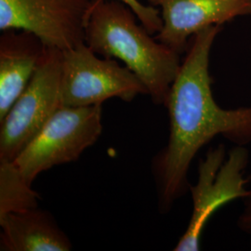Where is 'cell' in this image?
Returning <instances> with one entry per match:
<instances>
[{
	"instance_id": "cell-2",
	"label": "cell",
	"mask_w": 251,
	"mask_h": 251,
	"mask_svg": "<svg viewBox=\"0 0 251 251\" xmlns=\"http://www.w3.org/2000/svg\"><path fill=\"white\" fill-rule=\"evenodd\" d=\"M85 43L100 56L125 63L144 83L152 102L165 106L181 55L152 36L128 5L120 0H92Z\"/></svg>"
},
{
	"instance_id": "cell-14",
	"label": "cell",
	"mask_w": 251,
	"mask_h": 251,
	"mask_svg": "<svg viewBox=\"0 0 251 251\" xmlns=\"http://www.w3.org/2000/svg\"><path fill=\"white\" fill-rule=\"evenodd\" d=\"M250 247H251V245H250Z\"/></svg>"
},
{
	"instance_id": "cell-1",
	"label": "cell",
	"mask_w": 251,
	"mask_h": 251,
	"mask_svg": "<svg viewBox=\"0 0 251 251\" xmlns=\"http://www.w3.org/2000/svg\"><path fill=\"white\" fill-rule=\"evenodd\" d=\"M224 25H212L191 38L165 106L169 112L167 145L152 161L158 207L171 211L189 191V169L198 152L222 136L237 146L251 144V105L226 109L216 102L209 58Z\"/></svg>"
},
{
	"instance_id": "cell-9",
	"label": "cell",
	"mask_w": 251,
	"mask_h": 251,
	"mask_svg": "<svg viewBox=\"0 0 251 251\" xmlns=\"http://www.w3.org/2000/svg\"><path fill=\"white\" fill-rule=\"evenodd\" d=\"M0 36V121L26 88L45 51L35 34L9 29Z\"/></svg>"
},
{
	"instance_id": "cell-8",
	"label": "cell",
	"mask_w": 251,
	"mask_h": 251,
	"mask_svg": "<svg viewBox=\"0 0 251 251\" xmlns=\"http://www.w3.org/2000/svg\"><path fill=\"white\" fill-rule=\"evenodd\" d=\"M146 1L161 14L163 25L155 38L180 55L187 51L191 38L199 31L251 16V0Z\"/></svg>"
},
{
	"instance_id": "cell-10",
	"label": "cell",
	"mask_w": 251,
	"mask_h": 251,
	"mask_svg": "<svg viewBox=\"0 0 251 251\" xmlns=\"http://www.w3.org/2000/svg\"><path fill=\"white\" fill-rule=\"evenodd\" d=\"M1 251H69L72 244L52 215L38 207L0 217Z\"/></svg>"
},
{
	"instance_id": "cell-4",
	"label": "cell",
	"mask_w": 251,
	"mask_h": 251,
	"mask_svg": "<svg viewBox=\"0 0 251 251\" xmlns=\"http://www.w3.org/2000/svg\"><path fill=\"white\" fill-rule=\"evenodd\" d=\"M63 51L46 46L26 88L0 121V162H14L63 106Z\"/></svg>"
},
{
	"instance_id": "cell-6",
	"label": "cell",
	"mask_w": 251,
	"mask_h": 251,
	"mask_svg": "<svg viewBox=\"0 0 251 251\" xmlns=\"http://www.w3.org/2000/svg\"><path fill=\"white\" fill-rule=\"evenodd\" d=\"M147 94L144 83L116 59L95 53L85 42L63 51L62 104L67 107L101 105L119 98L130 102Z\"/></svg>"
},
{
	"instance_id": "cell-12",
	"label": "cell",
	"mask_w": 251,
	"mask_h": 251,
	"mask_svg": "<svg viewBox=\"0 0 251 251\" xmlns=\"http://www.w3.org/2000/svg\"><path fill=\"white\" fill-rule=\"evenodd\" d=\"M128 5L133 9L138 19L143 24L146 30L152 34L156 35L161 30V14L159 9L151 5H144L140 0H120Z\"/></svg>"
},
{
	"instance_id": "cell-11",
	"label": "cell",
	"mask_w": 251,
	"mask_h": 251,
	"mask_svg": "<svg viewBox=\"0 0 251 251\" xmlns=\"http://www.w3.org/2000/svg\"><path fill=\"white\" fill-rule=\"evenodd\" d=\"M39 198L14 162H0V217L38 207Z\"/></svg>"
},
{
	"instance_id": "cell-13",
	"label": "cell",
	"mask_w": 251,
	"mask_h": 251,
	"mask_svg": "<svg viewBox=\"0 0 251 251\" xmlns=\"http://www.w3.org/2000/svg\"><path fill=\"white\" fill-rule=\"evenodd\" d=\"M248 179L251 187L249 188L247 197L243 199L242 211L237 218L236 225L241 232L251 235V174L248 176Z\"/></svg>"
},
{
	"instance_id": "cell-3",
	"label": "cell",
	"mask_w": 251,
	"mask_h": 251,
	"mask_svg": "<svg viewBox=\"0 0 251 251\" xmlns=\"http://www.w3.org/2000/svg\"><path fill=\"white\" fill-rule=\"evenodd\" d=\"M249 163L247 146L234 145L227 152L224 144H219L208 150L199 163L197 183L190 184L193 212L174 251H200L201 236L209 219L221 207L247 197L250 182L245 173Z\"/></svg>"
},
{
	"instance_id": "cell-15",
	"label": "cell",
	"mask_w": 251,
	"mask_h": 251,
	"mask_svg": "<svg viewBox=\"0 0 251 251\" xmlns=\"http://www.w3.org/2000/svg\"></svg>"
},
{
	"instance_id": "cell-5",
	"label": "cell",
	"mask_w": 251,
	"mask_h": 251,
	"mask_svg": "<svg viewBox=\"0 0 251 251\" xmlns=\"http://www.w3.org/2000/svg\"><path fill=\"white\" fill-rule=\"evenodd\" d=\"M101 105L62 106L19 154L14 164L33 184L43 171L75 161L102 132Z\"/></svg>"
},
{
	"instance_id": "cell-7",
	"label": "cell",
	"mask_w": 251,
	"mask_h": 251,
	"mask_svg": "<svg viewBox=\"0 0 251 251\" xmlns=\"http://www.w3.org/2000/svg\"><path fill=\"white\" fill-rule=\"evenodd\" d=\"M92 0H0V31L25 30L47 47L67 50L85 42Z\"/></svg>"
}]
</instances>
